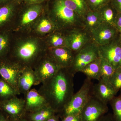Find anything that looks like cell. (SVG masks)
<instances>
[{
    "label": "cell",
    "instance_id": "34",
    "mask_svg": "<svg viewBox=\"0 0 121 121\" xmlns=\"http://www.w3.org/2000/svg\"><path fill=\"white\" fill-rule=\"evenodd\" d=\"M115 27L118 32L121 33V13H118L115 21Z\"/></svg>",
    "mask_w": 121,
    "mask_h": 121
},
{
    "label": "cell",
    "instance_id": "2",
    "mask_svg": "<svg viewBox=\"0 0 121 121\" xmlns=\"http://www.w3.org/2000/svg\"><path fill=\"white\" fill-rule=\"evenodd\" d=\"M50 18L55 24L57 30L62 31L84 28L83 17L65 6L61 0L54 1Z\"/></svg>",
    "mask_w": 121,
    "mask_h": 121
},
{
    "label": "cell",
    "instance_id": "7",
    "mask_svg": "<svg viewBox=\"0 0 121 121\" xmlns=\"http://www.w3.org/2000/svg\"><path fill=\"white\" fill-rule=\"evenodd\" d=\"M108 110L107 104L98 99L91 92L80 113L81 121H99L108 112Z\"/></svg>",
    "mask_w": 121,
    "mask_h": 121
},
{
    "label": "cell",
    "instance_id": "24",
    "mask_svg": "<svg viewBox=\"0 0 121 121\" xmlns=\"http://www.w3.org/2000/svg\"><path fill=\"white\" fill-rule=\"evenodd\" d=\"M50 48L66 47V39L63 32L56 30L51 33L48 39Z\"/></svg>",
    "mask_w": 121,
    "mask_h": 121
},
{
    "label": "cell",
    "instance_id": "13",
    "mask_svg": "<svg viewBox=\"0 0 121 121\" xmlns=\"http://www.w3.org/2000/svg\"><path fill=\"white\" fill-rule=\"evenodd\" d=\"M47 54L61 68L69 69L73 60L74 54L66 47L50 48Z\"/></svg>",
    "mask_w": 121,
    "mask_h": 121
},
{
    "label": "cell",
    "instance_id": "15",
    "mask_svg": "<svg viewBox=\"0 0 121 121\" xmlns=\"http://www.w3.org/2000/svg\"><path fill=\"white\" fill-rule=\"evenodd\" d=\"M38 85L34 69L27 67H24L18 80V91L20 94H25L31 90L33 86Z\"/></svg>",
    "mask_w": 121,
    "mask_h": 121
},
{
    "label": "cell",
    "instance_id": "12",
    "mask_svg": "<svg viewBox=\"0 0 121 121\" xmlns=\"http://www.w3.org/2000/svg\"><path fill=\"white\" fill-rule=\"evenodd\" d=\"M119 37V36L108 44L99 46L100 55L115 69L121 67V47Z\"/></svg>",
    "mask_w": 121,
    "mask_h": 121
},
{
    "label": "cell",
    "instance_id": "32",
    "mask_svg": "<svg viewBox=\"0 0 121 121\" xmlns=\"http://www.w3.org/2000/svg\"><path fill=\"white\" fill-rule=\"evenodd\" d=\"M60 119V121H81L80 114L67 115Z\"/></svg>",
    "mask_w": 121,
    "mask_h": 121
},
{
    "label": "cell",
    "instance_id": "35",
    "mask_svg": "<svg viewBox=\"0 0 121 121\" xmlns=\"http://www.w3.org/2000/svg\"><path fill=\"white\" fill-rule=\"evenodd\" d=\"M99 121H115L113 118L112 115L110 114H106L100 119Z\"/></svg>",
    "mask_w": 121,
    "mask_h": 121
},
{
    "label": "cell",
    "instance_id": "1",
    "mask_svg": "<svg viewBox=\"0 0 121 121\" xmlns=\"http://www.w3.org/2000/svg\"><path fill=\"white\" fill-rule=\"evenodd\" d=\"M73 77L68 69L61 68L54 77L42 83L38 91L56 114L62 110L74 95Z\"/></svg>",
    "mask_w": 121,
    "mask_h": 121
},
{
    "label": "cell",
    "instance_id": "33",
    "mask_svg": "<svg viewBox=\"0 0 121 121\" xmlns=\"http://www.w3.org/2000/svg\"><path fill=\"white\" fill-rule=\"evenodd\" d=\"M110 3L119 13H121V0H110Z\"/></svg>",
    "mask_w": 121,
    "mask_h": 121
},
{
    "label": "cell",
    "instance_id": "10",
    "mask_svg": "<svg viewBox=\"0 0 121 121\" xmlns=\"http://www.w3.org/2000/svg\"><path fill=\"white\" fill-rule=\"evenodd\" d=\"M93 41L99 46L108 44L119 36L120 33L115 26L102 23L91 32Z\"/></svg>",
    "mask_w": 121,
    "mask_h": 121
},
{
    "label": "cell",
    "instance_id": "3",
    "mask_svg": "<svg viewBox=\"0 0 121 121\" xmlns=\"http://www.w3.org/2000/svg\"><path fill=\"white\" fill-rule=\"evenodd\" d=\"M45 55L42 54L38 40L30 39L22 41L16 47L12 59L23 67L33 69L38 61Z\"/></svg>",
    "mask_w": 121,
    "mask_h": 121
},
{
    "label": "cell",
    "instance_id": "31",
    "mask_svg": "<svg viewBox=\"0 0 121 121\" xmlns=\"http://www.w3.org/2000/svg\"><path fill=\"white\" fill-rule=\"evenodd\" d=\"M9 39L6 34L0 35V59L6 57L8 52Z\"/></svg>",
    "mask_w": 121,
    "mask_h": 121
},
{
    "label": "cell",
    "instance_id": "28",
    "mask_svg": "<svg viewBox=\"0 0 121 121\" xmlns=\"http://www.w3.org/2000/svg\"><path fill=\"white\" fill-rule=\"evenodd\" d=\"M112 109L113 118L115 121H121V91L118 96L110 102Z\"/></svg>",
    "mask_w": 121,
    "mask_h": 121
},
{
    "label": "cell",
    "instance_id": "39",
    "mask_svg": "<svg viewBox=\"0 0 121 121\" xmlns=\"http://www.w3.org/2000/svg\"><path fill=\"white\" fill-rule=\"evenodd\" d=\"M0 121H9L8 117L5 114L0 111Z\"/></svg>",
    "mask_w": 121,
    "mask_h": 121
},
{
    "label": "cell",
    "instance_id": "11",
    "mask_svg": "<svg viewBox=\"0 0 121 121\" xmlns=\"http://www.w3.org/2000/svg\"><path fill=\"white\" fill-rule=\"evenodd\" d=\"M0 111L12 118L24 117L26 113L25 100L17 96L0 101Z\"/></svg>",
    "mask_w": 121,
    "mask_h": 121
},
{
    "label": "cell",
    "instance_id": "37",
    "mask_svg": "<svg viewBox=\"0 0 121 121\" xmlns=\"http://www.w3.org/2000/svg\"><path fill=\"white\" fill-rule=\"evenodd\" d=\"M60 118L58 114H55L47 119L45 121H60Z\"/></svg>",
    "mask_w": 121,
    "mask_h": 121
},
{
    "label": "cell",
    "instance_id": "25",
    "mask_svg": "<svg viewBox=\"0 0 121 121\" xmlns=\"http://www.w3.org/2000/svg\"><path fill=\"white\" fill-rule=\"evenodd\" d=\"M99 57L101 78L103 80L109 82L115 69L108 60L101 56L99 53Z\"/></svg>",
    "mask_w": 121,
    "mask_h": 121
},
{
    "label": "cell",
    "instance_id": "6",
    "mask_svg": "<svg viewBox=\"0 0 121 121\" xmlns=\"http://www.w3.org/2000/svg\"><path fill=\"white\" fill-rule=\"evenodd\" d=\"M24 68L12 59H8L6 57L0 59V75L1 78L15 89L18 95L20 94L18 91V80Z\"/></svg>",
    "mask_w": 121,
    "mask_h": 121
},
{
    "label": "cell",
    "instance_id": "18",
    "mask_svg": "<svg viewBox=\"0 0 121 121\" xmlns=\"http://www.w3.org/2000/svg\"><path fill=\"white\" fill-rule=\"evenodd\" d=\"M83 18L84 28L90 32L97 28L102 23L99 11L89 9Z\"/></svg>",
    "mask_w": 121,
    "mask_h": 121
},
{
    "label": "cell",
    "instance_id": "8",
    "mask_svg": "<svg viewBox=\"0 0 121 121\" xmlns=\"http://www.w3.org/2000/svg\"><path fill=\"white\" fill-rule=\"evenodd\" d=\"M63 32L66 47L74 54L93 40L91 32L84 28L73 29Z\"/></svg>",
    "mask_w": 121,
    "mask_h": 121
},
{
    "label": "cell",
    "instance_id": "40",
    "mask_svg": "<svg viewBox=\"0 0 121 121\" xmlns=\"http://www.w3.org/2000/svg\"><path fill=\"white\" fill-rule=\"evenodd\" d=\"M10 0H0V4H5Z\"/></svg>",
    "mask_w": 121,
    "mask_h": 121
},
{
    "label": "cell",
    "instance_id": "27",
    "mask_svg": "<svg viewBox=\"0 0 121 121\" xmlns=\"http://www.w3.org/2000/svg\"><path fill=\"white\" fill-rule=\"evenodd\" d=\"M15 10L14 5L8 3L0 7V25L5 23L13 15Z\"/></svg>",
    "mask_w": 121,
    "mask_h": 121
},
{
    "label": "cell",
    "instance_id": "17",
    "mask_svg": "<svg viewBox=\"0 0 121 121\" xmlns=\"http://www.w3.org/2000/svg\"><path fill=\"white\" fill-rule=\"evenodd\" d=\"M56 113L48 105L33 112H27L25 115L29 121H45Z\"/></svg>",
    "mask_w": 121,
    "mask_h": 121
},
{
    "label": "cell",
    "instance_id": "16",
    "mask_svg": "<svg viewBox=\"0 0 121 121\" xmlns=\"http://www.w3.org/2000/svg\"><path fill=\"white\" fill-rule=\"evenodd\" d=\"M24 95L26 113L35 111L48 105L44 98L35 89H31Z\"/></svg>",
    "mask_w": 121,
    "mask_h": 121
},
{
    "label": "cell",
    "instance_id": "19",
    "mask_svg": "<svg viewBox=\"0 0 121 121\" xmlns=\"http://www.w3.org/2000/svg\"><path fill=\"white\" fill-rule=\"evenodd\" d=\"M41 5L32 4L25 11L21 16L20 25L22 27H25L31 23L39 16L42 11Z\"/></svg>",
    "mask_w": 121,
    "mask_h": 121
},
{
    "label": "cell",
    "instance_id": "9",
    "mask_svg": "<svg viewBox=\"0 0 121 121\" xmlns=\"http://www.w3.org/2000/svg\"><path fill=\"white\" fill-rule=\"evenodd\" d=\"M60 69L56 62L46 54L38 61L33 69L38 85L54 77Z\"/></svg>",
    "mask_w": 121,
    "mask_h": 121
},
{
    "label": "cell",
    "instance_id": "30",
    "mask_svg": "<svg viewBox=\"0 0 121 121\" xmlns=\"http://www.w3.org/2000/svg\"><path fill=\"white\" fill-rule=\"evenodd\" d=\"M90 10L99 11L101 8L110 2V0H86Z\"/></svg>",
    "mask_w": 121,
    "mask_h": 121
},
{
    "label": "cell",
    "instance_id": "22",
    "mask_svg": "<svg viewBox=\"0 0 121 121\" xmlns=\"http://www.w3.org/2000/svg\"><path fill=\"white\" fill-rule=\"evenodd\" d=\"M65 6L83 18L89 11L86 0H61Z\"/></svg>",
    "mask_w": 121,
    "mask_h": 121
},
{
    "label": "cell",
    "instance_id": "4",
    "mask_svg": "<svg viewBox=\"0 0 121 121\" xmlns=\"http://www.w3.org/2000/svg\"><path fill=\"white\" fill-rule=\"evenodd\" d=\"M91 80L87 78L85 79L80 89L74 94L62 110L58 114L60 119L70 115L80 114L91 93L93 86Z\"/></svg>",
    "mask_w": 121,
    "mask_h": 121
},
{
    "label": "cell",
    "instance_id": "20",
    "mask_svg": "<svg viewBox=\"0 0 121 121\" xmlns=\"http://www.w3.org/2000/svg\"><path fill=\"white\" fill-rule=\"evenodd\" d=\"M87 78L99 81L101 78L100 60L99 57L86 65L81 72Z\"/></svg>",
    "mask_w": 121,
    "mask_h": 121
},
{
    "label": "cell",
    "instance_id": "23",
    "mask_svg": "<svg viewBox=\"0 0 121 121\" xmlns=\"http://www.w3.org/2000/svg\"><path fill=\"white\" fill-rule=\"evenodd\" d=\"M57 30L56 26L51 18H42L37 22L35 30L40 34L52 33Z\"/></svg>",
    "mask_w": 121,
    "mask_h": 121
},
{
    "label": "cell",
    "instance_id": "36",
    "mask_svg": "<svg viewBox=\"0 0 121 121\" xmlns=\"http://www.w3.org/2000/svg\"><path fill=\"white\" fill-rule=\"evenodd\" d=\"M8 117L9 121H29L25 116L20 117L12 118Z\"/></svg>",
    "mask_w": 121,
    "mask_h": 121
},
{
    "label": "cell",
    "instance_id": "14",
    "mask_svg": "<svg viewBox=\"0 0 121 121\" xmlns=\"http://www.w3.org/2000/svg\"><path fill=\"white\" fill-rule=\"evenodd\" d=\"M92 86L91 93L98 99L107 104L115 97L117 92L109 81L101 78Z\"/></svg>",
    "mask_w": 121,
    "mask_h": 121
},
{
    "label": "cell",
    "instance_id": "29",
    "mask_svg": "<svg viewBox=\"0 0 121 121\" xmlns=\"http://www.w3.org/2000/svg\"><path fill=\"white\" fill-rule=\"evenodd\" d=\"M109 82L118 93L121 89V67L115 69Z\"/></svg>",
    "mask_w": 121,
    "mask_h": 121
},
{
    "label": "cell",
    "instance_id": "38",
    "mask_svg": "<svg viewBox=\"0 0 121 121\" xmlns=\"http://www.w3.org/2000/svg\"><path fill=\"white\" fill-rule=\"evenodd\" d=\"M25 1L29 4H37L43 2L44 0H24Z\"/></svg>",
    "mask_w": 121,
    "mask_h": 121
},
{
    "label": "cell",
    "instance_id": "21",
    "mask_svg": "<svg viewBox=\"0 0 121 121\" xmlns=\"http://www.w3.org/2000/svg\"><path fill=\"white\" fill-rule=\"evenodd\" d=\"M99 11L101 15L102 23L115 26L118 13L110 2L101 8Z\"/></svg>",
    "mask_w": 121,
    "mask_h": 121
},
{
    "label": "cell",
    "instance_id": "5",
    "mask_svg": "<svg viewBox=\"0 0 121 121\" xmlns=\"http://www.w3.org/2000/svg\"><path fill=\"white\" fill-rule=\"evenodd\" d=\"M99 46L93 40L75 54L71 67L68 69L73 75L81 72L87 65L99 56Z\"/></svg>",
    "mask_w": 121,
    "mask_h": 121
},
{
    "label": "cell",
    "instance_id": "26",
    "mask_svg": "<svg viewBox=\"0 0 121 121\" xmlns=\"http://www.w3.org/2000/svg\"><path fill=\"white\" fill-rule=\"evenodd\" d=\"M15 89L2 78L0 79V101H3L17 96Z\"/></svg>",
    "mask_w": 121,
    "mask_h": 121
},
{
    "label": "cell",
    "instance_id": "41",
    "mask_svg": "<svg viewBox=\"0 0 121 121\" xmlns=\"http://www.w3.org/2000/svg\"><path fill=\"white\" fill-rule=\"evenodd\" d=\"M119 43H120V45H121V33L119 34Z\"/></svg>",
    "mask_w": 121,
    "mask_h": 121
}]
</instances>
